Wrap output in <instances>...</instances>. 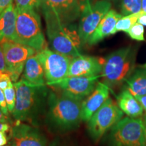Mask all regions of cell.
<instances>
[{
  "mask_svg": "<svg viewBox=\"0 0 146 146\" xmlns=\"http://www.w3.org/2000/svg\"><path fill=\"white\" fill-rule=\"evenodd\" d=\"M82 100L60 91L49 93L45 122L51 132L66 133L79 127Z\"/></svg>",
  "mask_w": 146,
  "mask_h": 146,
  "instance_id": "cell-1",
  "label": "cell"
},
{
  "mask_svg": "<svg viewBox=\"0 0 146 146\" xmlns=\"http://www.w3.org/2000/svg\"><path fill=\"white\" fill-rule=\"evenodd\" d=\"M16 104L12 115L16 121L36 123L47 105L49 92L47 85L36 86L21 78L14 83Z\"/></svg>",
  "mask_w": 146,
  "mask_h": 146,
  "instance_id": "cell-2",
  "label": "cell"
},
{
  "mask_svg": "<svg viewBox=\"0 0 146 146\" xmlns=\"http://www.w3.org/2000/svg\"><path fill=\"white\" fill-rule=\"evenodd\" d=\"M46 24L47 35L49 43L55 52L64 54L70 58L80 56L81 39L78 31L70 25L61 23L58 16L46 5L41 4Z\"/></svg>",
  "mask_w": 146,
  "mask_h": 146,
  "instance_id": "cell-3",
  "label": "cell"
},
{
  "mask_svg": "<svg viewBox=\"0 0 146 146\" xmlns=\"http://www.w3.org/2000/svg\"><path fill=\"white\" fill-rule=\"evenodd\" d=\"M135 64V50L127 46L111 53L104 58L101 76L103 82L110 88L126 83L133 72Z\"/></svg>",
  "mask_w": 146,
  "mask_h": 146,
  "instance_id": "cell-4",
  "label": "cell"
},
{
  "mask_svg": "<svg viewBox=\"0 0 146 146\" xmlns=\"http://www.w3.org/2000/svg\"><path fill=\"white\" fill-rule=\"evenodd\" d=\"M16 11L14 41L32 47L37 52L43 50L46 45L39 14L34 9L16 8Z\"/></svg>",
  "mask_w": 146,
  "mask_h": 146,
  "instance_id": "cell-5",
  "label": "cell"
},
{
  "mask_svg": "<svg viewBox=\"0 0 146 146\" xmlns=\"http://www.w3.org/2000/svg\"><path fill=\"white\" fill-rule=\"evenodd\" d=\"M105 141L108 146H146L143 119L121 118L107 133Z\"/></svg>",
  "mask_w": 146,
  "mask_h": 146,
  "instance_id": "cell-6",
  "label": "cell"
},
{
  "mask_svg": "<svg viewBox=\"0 0 146 146\" xmlns=\"http://www.w3.org/2000/svg\"><path fill=\"white\" fill-rule=\"evenodd\" d=\"M123 116V111L109 98L87 122V130L93 141H99Z\"/></svg>",
  "mask_w": 146,
  "mask_h": 146,
  "instance_id": "cell-7",
  "label": "cell"
},
{
  "mask_svg": "<svg viewBox=\"0 0 146 146\" xmlns=\"http://www.w3.org/2000/svg\"><path fill=\"white\" fill-rule=\"evenodd\" d=\"M36 56L43 66L47 86H51L68 76L72 58L51 50L46 46L36 53Z\"/></svg>",
  "mask_w": 146,
  "mask_h": 146,
  "instance_id": "cell-8",
  "label": "cell"
},
{
  "mask_svg": "<svg viewBox=\"0 0 146 146\" xmlns=\"http://www.w3.org/2000/svg\"><path fill=\"white\" fill-rule=\"evenodd\" d=\"M0 43L4 54L8 73L12 82L15 83L23 73L27 60L36 55L37 52L32 47L13 41L3 40Z\"/></svg>",
  "mask_w": 146,
  "mask_h": 146,
  "instance_id": "cell-9",
  "label": "cell"
},
{
  "mask_svg": "<svg viewBox=\"0 0 146 146\" xmlns=\"http://www.w3.org/2000/svg\"><path fill=\"white\" fill-rule=\"evenodd\" d=\"M111 3L107 0H100L91 5L87 3L83 7L78 28V33L82 45L87 43L102 18L110 10Z\"/></svg>",
  "mask_w": 146,
  "mask_h": 146,
  "instance_id": "cell-10",
  "label": "cell"
},
{
  "mask_svg": "<svg viewBox=\"0 0 146 146\" xmlns=\"http://www.w3.org/2000/svg\"><path fill=\"white\" fill-rule=\"evenodd\" d=\"M101 74L88 76H68L51 85L61 92L82 100L87 98L96 88Z\"/></svg>",
  "mask_w": 146,
  "mask_h": 146,
  "instance_id": "cell-11",
  "label": "cell"
},
{
  "mask_svg": "<svg viewBox=\"0 0 146 146\" xmlns=\"http://www.w3.org/2000/svg\"><path fill=\"white\" fill-rule=\"evenodd\" d=\"M9 144L12 146H47V140L38 128L16 121L10 129Z\"/></svg>",
  "mask_w": 146,
  "mask_h": 146,
  "instance_id": "cell-12",
  "label": "cell"
},
{
  "mask_svg": "<svg viewBox=\"0 0 146 146\" xmlns=\"http://www.w3.org/2000/svg\"><path fill=\"white\" fill-rule=\"evenodd\" d=\"M41 3L52 9L61 23L66 25L75 21L81 14L79 0H41Z\"/></svg>",
  "mask_w": 146,
  "mask_h": 146,
  "instance_id": "cell-13",
  "label": "cell"
},
{
  "mask_svg": "<svg viewBox=\"0 0 146 146\" xmlns=\"http://www.w3.org/2000/svg\"><path fill=\"white\" fill-rule=\"evenodd\" d=\"M104 58L80 55L72 58L68 76H88L101 74Z\"/></svg>",
  "mask_w": 146,
  "mask_h": 146,
  "instance_id": "cell-14",
  "label": "cell"
},
{
  "mask_svg": "<svg viewBox=\"0 0 146 146\" xmlns=\"http://www.w3.org/2000/svg\"><path fill=\"white\" fill-rule=\"evenodd\" d=\"M110 87L104 83L98 82L94 90L82 102V121L88 122L95 112L109 98Z\"/></svg>",
  "mask_w": 146,
  "mask_h": 146,
  "instance_id": "cell-15",
  "label": "cell"
},
{
  "mask_svg": "<svg viewBox=\"0 0 146 146\" xmlns=\"http://www.w3.org/2000/svg\"><path fill=\"white\" fill-rule=\"evenodd\" d=\"M121 17V14H118L116 11L110 10L102 18L94 33L91 35L87 43L89 45H96L106 36L114 35L116 23Z\"/></svg>",
  "mask_w": 146,
  "mask_h": 146,
  "instance_id": "cell-16",
  "label": "cell"
},
{
  "mask_svg": "<svg viewBox=\"0 0 146 146\" xmlns=\"http://www.w3.org/2000/svg\"><path fill=\"white\" fill-rule=\"evenodd\" d=\"M21 78L28 83L36 86L47 85L43 66L36 54L27 60L22 73Z\"/></svg>",
  "mask_w": 146,
  "mask_h": 146,
  "instance_id": "cell-17",
  "label": "cell"
},
{
  "mask_svg": "<svg viewBox=\"0 0 146 146\" xmlns=\"http://www.w3.org/2000/svg\"><path fill=\"white\" fill-rule=\"evenodd\" d=\"M16 16V7L14 5L13 2L10 3L0 14V31L3 40L14 41Z\"/></svg>",
  "mask_w": 146,
  "mask_h": 146,
  "instance_id": "cell-18",
  "label": "cell"
},
{
  "mask_svg": "<svg viewBox=\"0 0 146 146\" xmlns=\"http://www.w3.org/2000/svg\"><path fill=\"white\" fill-rule=\"evenodd\" d=\"M117 104L127 116L138 118L143 114V109L128 89H124L117 96Z\"/></svg>",
  "mask_w": 146,
  "mask_h": 146,
  "instance_id": "cell-19",
  "label": "cell"
},
{
  "mask_svg": "<svg viewBox=\"0 0 146 146\" xmlns=\"http://www.w3.org/2000/svg\"><path fill=\"white\" fill-rule=\"evenodd\" d=\"M127 89L134 95H146V68L137 70L126 81Z\"/></svg>",
  "mask_w": 146,
  "mask_h": 146,
  "instance_id": "cell-20",
  "label": "cell"
},
{
  "mask_svg": "<svg viewBox=\"0 0 146 146\" xmlns=\"http://www.w3.org/2000/svg\"><path fill=\"white\" fill-rule=\"evenodd\" d=\"M140 12L138 13L129 14V15L122 16L118 20L115 27L114 34L119 31H124L127 33L133 25L137 23V20L139 16Z\"/></svg>",
  "mask_w": 146,
  "mask_h": 146,
  "instance_id": "cell-21",
  "label": "cell"
},
{
  "mask_svg": "<svg viewBox=\"0 0 146 146\" xmlns=\"http://www.w3.org/2000/svg\"><path fill=\"white\" fill-rule=\"evenodd\" d=\"M141 1L142 0H122V14L124 16H127L141 12Z\"/></svg>",
  "mask_w": 146,
  "mask_h": 146,
  "instance_id": "cell-22",
  "label": "cell"
},
{
  "mask_svg": "<svg viewBox=\"0 0 146 146\" xmlns=\"http://www.w3.org/2000/svg\"><path fill=\"white\" fill-rule=\"evenodd\" d=\"M3 93L5 95V101H6L9 112H12L15 108L16 99V89L14 86V84L12 83H10L9 86L3 90Z\"/></svg>",
  "mask_w": 146,
  "mask_h": 146,
  "instance_id": "cell-23",
  "label": "cell"
},
{
  "mask_svg": "<svg viewBox=\"0 0 146 146\" xmlns=\"http://www.w3.org/2000/svg\"><path fill=\"white\" fill-rule=\"evenodd\" d=\"M127 33L132 39L139 41H143L144 39V27L141 24L136 23L129 29Z\"/></svg>",
  "mask_w": 146,
  "mask_h": 146,
  "instance_id": "cell-24",
  "label": "cell"
},
{
  "mask_svg": "<svg viewBox=\"0 0 146 146\" xmlns=\"http://www.w3.org/2000/svg\"><path fill=\"white\" fill-rule=\"evenodd\" d=\"M17 8L35 9L41 6V0H14Z\"/></svg>",
  "mask_w": 146,
  "mask_h": 146,
  "instance_id": "cell-25",
  "label": "cell"
},
{
  "mask_svg": "<svg viewBox=\"0 0 146 146\" xmlns=\"http://www.w3.org/2000/svg\"><path fill=\"white\" fill-rule=\"evenodd\" d=\"M12 83L10 74L8 72H0V89L4 90Z\"/></svg>",
  "mask_w": 146,
  "mask_h": 146,
  "instance_id": "cell-26",
  "label": "cell"
},
{
  "mask_svg": "<svg viewBox=\"0 0 146 146\" xmlns=\"http://www.w3.org/2000/svg\"><path fill=\"white\" fill-rule=\"evenodd\" d=\"M0 108L6 116H9V110L7 106L6 101H5L4 93L1 89H0Z\"/></svg>",
  "mask_w": 146,
  "mask_h": 146,
  "instance_id": "cell-27",
  "label": "cell"
},
{
  "mask_svg": "<svg viewBox=\"0 0 146 146\" xmlns=\"http://www.w3.org/2000/svg\"><path fill=\"white\" fill-rule=\"evenodd\" d=\"M0 72H8V68H7V65L5 63L4 54H3V48L1 43H0Z\"/></svg>",
  "mask_w": 146,
  "mask_h": 146,
  "instance_id": "cell-28",
  "label": "cell"
},
{
  "mask_svg": "<svg viewBox=\"0 0 146 146\" xmlns=\"http://www.w3.org/2000/svg\"><path fill=\"white\" fill-rule=\"evenodd\" d=\"M133 95L137 100V101L139 102L140 104H141L142 108H143V110L146 112V95H143V96H138V95L134 94Z\"/></svg>",
  "mask_w": 146,
  "mask_h": 146,
  "instance_id": "cell-29",
  "label": "cell"
},
{
  "mask_svg": "<svg viewBox=\"0 0 146 146\" xmlns=\"http://www.w3.org/2000/svg\"><path fill=\"white\" fill-rule=\"evenodd\" d=\"M9 139L6 135V132L0 131V146H5L8 143Z\"/></svg>",
  "mask_w": 146,
  "mask_h": 146,
  "instance_id": "cell-30",
  "label": "cell"
},
{
  "mask_svg": "<svg viewBox=\"0 0 146 146\" xmlns=\"http://www.w3.org/2000/svg\"><path fill=\"white\" fill-rule=\"evenodd\" d=\"M49 146H74V145H73L70 143H68V142L56 139V140H54V141H52Z\"/></svg>",
  "mask_w": 146,
  "mask_h": 146,
  "instance_id": "cell-31",
  "label": "cell"
},
{
  "mask_svg": "<svg viewBox=\"0 0 146 146\" xmlns=\"http://www.w3.org/2000/svg\"><path fill=\"white\" fill-rule=\"evenodd\" d=\"M12 2L13 0H0V13H1Z\"/></svg>",
  "mask_w": 146,
  "mask_h": 146,
  "instance_id": "cell-32",
  "label": "cell"
},
{
  "mask_svg": "<svg viewBox=\"0 0 146 146\" xmlns=\"http://www.w3.org/2000/svg\"><path fill=\"white\" fill-rule=\"evenodd\" d=\"M137 23H139L143 26H146V12L143 11L140 12L139 16Z\"/></svg>",
  "mask_w": 146,
  "mask_h": 146,
  "instance_id": "cell-33",
  "label": "cell"
},
{
  "mask_svg": "<svg viewBox=\"0 0 146 146\" xmlns=\"http://www.w3.org/2000/svg\"><path fill=\"white\" fill-rule=\"evenodd\" d=\"M0 122H1V123H11V120L10 118H9L8 116H6V115L3 112V111L1 110V108H0Z\"/></svg>",
  "mask_w": 146,
  "mask_h": 146,
  "instance_id": "cell-34",
  "label": "cell"
},
{
  "mask_svg": "<svg viewBox=\"0 0 146 146\" xmlns=\"http://www.w3.org/2000/svg\"><path fill=\"white\" fill-rule=\"evenodd\" d=\"M11 128L10 125L9 123H1L0 122V131H3L5 132H8V131H10Z\"/></svg>",
  "mask_w": 146,
  "mask_h": 146,
  "instance_id": "cell-35",
  "label": "cell"
},
{
  "mask_svg": "<svg viewBox=\"0 0 146 146\" xmlns=\"http://www.w3.org/2000/svg\"><path fill=\"white\" fill-rule=\"evenodd\" d=\"M141 11L146 12V0H142L141 1Z\"/></svg>",
  "mask_w": 146,
  "mask_h": 146,
  "instance_id": "cell-36",
  "label": "cell"
},
{
  "mask_svg": "<svg viewBox=\"0 0 146 146\" xmlns=\"http://www.w3.org/2000/svg\"><path fill=\"white\" fill-rule=\"evenodd\" d=\"M79 1H80V3H81L82 8H83V7L84 6V5H86L87 3H90V0H79Z\"/></svg>",
  "mask_w": 146,
  "mask_h": 146,
  "instance_id": "cell-37",
  "label": "cell"
},
{
  "mask_svg": "<svg viewBox=\"0 0 146 146\" xmlns=\"http://www.w3.org/2000/svg\"><path fill=\"white\" fill-rule=\"evenodd\" d=\"M143 125H144V133H145V144H146V116L143 118Z\"/></svg>",
  "mask_w": 146,
  "mask_h": 146,
  "instance_id": "cell-38",
  "label": "cell"
},
{
  "mask_svg": "<svg viewBox=\"0 0 146 146\" xmlns=\"http://www.w3.org/2000/svg\"><path fill=\"white\" fill-rule=\"evenodd\" d=\"M1 14V13H0ZM3 40V37H2V35H1V31H0V42Z\"/></svg>",
  "mask_w": 146,
  "mask_h": 146,
  "instance_id": "cell-39",
  "label": "cell"
},
{
  "mask_svg": "<svg viewBox=\"0 0 146 146\" xmlns=\"http://www.w3.org/2000/svg\"><path fill=\"white\" fill-rule=\"evenodd\" d=\"M5 146H12L10 145V144H9V145H5Z\"/></svg>",
  "mask_w": 146,
  "mask_h": 146,
  "instance_id": "cell-40",
  "label": "cell"
},
{
  "mask_svg": "<svg viewBox=\"0 0 146 146\" xmlns=\"http://www.w3.org/2000/svg\"><path fill=\"white\" fill-rule=\"evenodd\" d=\"M144 67H145V68H146V64H145V66H144Z\"/></svg>",
  "mask_w": 146,
  "mask_h": 146,
  "instance_id": "cell-41",
  "label": "cell"
},
{
  "mask_svg": "<svg viewBox=\"0 0 146 146\" xmlns=\"http://www.w3.org/2000/svg\"><path fill=\"white\" fill-rule=\"evenodd\" d=\"M107 1H110V0H107Z\"/></svg>",
  "mask_w": 146,
  "mask_h": 146,
  "instance_id": "cell-42",
  "label": "cell"
}]
</instances>
